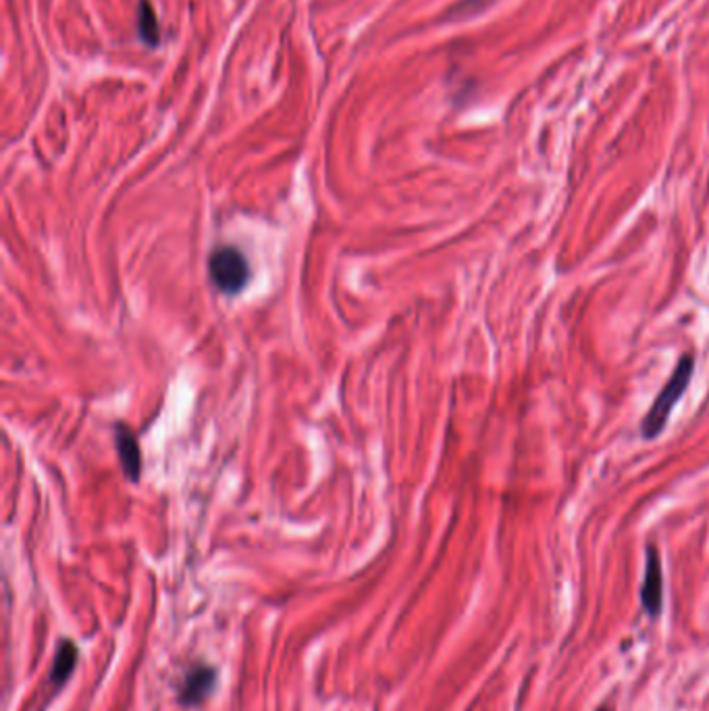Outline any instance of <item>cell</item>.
<instances>
[{
    "mask_svg": "<svg viewBox=\"0 0 709 711\" xmlns=\"http://www.w3.org/2000/svg\"><path fill=\"white\" fill-rule=\"evenodd\" d=\"M691 375H693V358L685 356V358H681L674 375L663 385L662 394L656 398L649 414L643 421V435L645 437H656L662 431L672 408H674V403L683 398Z\"/></svg>",
    "mask_w": 709,
    "mask_h": 711,
    "instance_id": "cell-1",
    "label": "cell"
},
{
    "mask_svg": "<svg viewBox=\"0 0 709 711\" xmlns=\"http://www.w3.org/2000/svg\"><path fill=\"white\" fill-rule=\"evenodd\" d=\"M209 273L219 291L239 294L250 279V264L236 246H219L211 254Z\"/></svg>",
    "mask_w": 709,
    "mask_h": 711,
    "instance_id": "cell-2",
    "label": "cell"
},
{
    "mask_svg": "<svg viewBox=\"0 0 709 711\" xmlns=\"http://www.w3.org/2000/svg\"><path fill=\"white\" fill-rule=\"evenodd\" d=\"M214 687H216V668L204 662H196L189 665L179 681L177 701L188 710L200 708L213 695Z\"/></svg>",
    "mask_w": 709,
    "mask_h": 711,
    "instance_id": "cell-3",
    "label": "cell"
},
{
    "mask_svg": "<svg viewBox=\"0 0 709 711\" xmlns=\"http://www.w3.org/2000/svg\"><path fill=\"white\" fill-rule=\"evenodd\" d=\"M663 597V574L662 558L656 547L647 549V562H645V576L640 587V601L649 616H658L662 610Z\"/></svg>",
    "mask_w": 709,
    "mask_h": 711,
    "instance_id": "cell-4",
    "label": "cell"
},
{
    "mask_svg": "<svg viewBox=\"0 0 709 711\" xmlns=\"http://www.w3.org/2000/svg\"><path fill=\"white\" fill-rule=\"evenodd\" d=\"M115 437H117L115 444H117L119 460L123 471L129 481H138L142 473V451L136 435L132 433V428L119 425Z\"/></svg>",
    "mask_w": 709,
    "mask_h": 711,
    "instance_id": "cell-5",
    "label": "cell"
},
{
    "mask_svg": "<svg viewBox=\"0 0 709 711\" xmlns=\"http://www.w3.org/2000/svg\"><path fill=\"white\" fill-rule=\"evenodd\" d=\"M77 645L72 639H63L59 643L57 651H54V660H52V672H50V685L54 688H61L70 678H72L73 670L77 665Z\"/></svg>",
    "mask_w": 709,
    "mask_h": 711,
    "instance_id": "cell-6",
    "label": "cell"
},
{
    "mask_svg": "<svg viewBox=\"0 0 709 711\" xmlns=\"http://www.w3.org/2000/svg\"><path fill=\"white\" fill-rule=\"evenodd\" d=\"M138 29L142 36L144 42L154 47L159 42V22L154 15V9L148 0L140 2V17H138Z\"/></svg>",
    "mask_w": 709,
    "mask_h": 711,
    "instance_id": "cell-7",
    "label": "cell"
},
{
    "mask_svg": "<svg viewBox=\"0 0 709 711\" xmlns=\"http://www.w3.org/2000/svg\"><path fill=\"white\" fill-rule=\"evenodd\" d=\"M597 711H612V710H608V708H601V710H597Z\"/></svg>",
    "mask_w": 709,
    "mask_h": 711,
    "instance_id": "cell-8",
    "label": "cell"
}]
</instances>
